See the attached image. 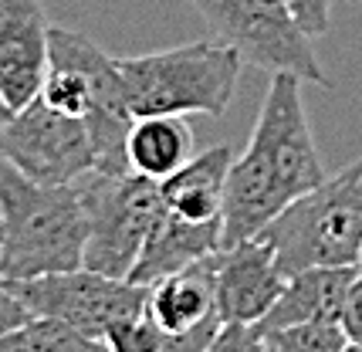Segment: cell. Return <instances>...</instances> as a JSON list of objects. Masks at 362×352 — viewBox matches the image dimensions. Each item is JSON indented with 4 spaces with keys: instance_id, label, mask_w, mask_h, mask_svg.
<instances>
[{
    "instance_id": "277c9868",
    "label": "cell",
    "mask_w": 362,
    "mask_h": 352,
    "mask_svg": "<svg viewBox=\"0 0 362 352\" xmlns=\"http://www.w3.org/2000/svg\"><path fill=\"white\" fill-rule=\"evenodd\" d=\"M257 237L271 247L284 278L308 268L362 264V160L288 204Z\"/></svg>"
},
{
    "instance_id": "7402d4cb",
    "label": "cell",
    "mask_w": 362,
    "mask_h": 352,
    "mask_svg": "<svg viewBox=\"0 0 362 352\" xmlns=\"http://www.w3.org/2000/svg\"><path fill=\"white\" fill-rule=\"evenodd\" d=\"M342 329H346L349 342L362 346V264H359V274L349 288V302H346V315H342Z\"/></svg>"
},
{
    "instance_id": "9a60e30c",
    "label": "cell",
    "mask_w": 362,
    "mask_h": 352,
    "mask_svg": "<svg viewBox=\"0 0 362 352\" xmlns=\"http://www.w3.org/2000/svg\"><path fill=\"white\" fill-rule=\"evenodd\" d=\"M234 149L230 146H214L200 156L183 163L176 173H170L159 190L163 204L170 213L183 221H223V193H227V176H230Z\"/></svg>"
},
{
    "instance_id": "e0dca14e",
    "label": "cell",
    "mask_w": 362,
    "mask_h": 352,
    "mask_svg": "<svg viewBox=\"0 0 362 352\" xmlns=\"http://www.w3.org/2000/svg\"><path fill=\"white\" fill-rule=\"evenodd\" d=\"M0 352H109V346L58 319L31 315L17 329L0 336Z\"/></svg>"
},
{
    "instance_id": "52a82bcc",
    "label": "cell",
    "mask_w": 362,
    "mask_h": 352,
    "mask_svg": "<svg viewBox=\"0 0 362 352\" xmlns=\"http://www.w3.org/2000/svg\"><path fill=\"white\" fill-rule=\"evenodd\" d=\"M217 41L234 48L244 64L271 75H295L322 88H332L329 75L315 58L312 37L301 31L284 0H189Z\"/></svg>"
},
{
    "instance_id": "d6986e66",
    "label": "cell",
    "mask_w": 362,
    "mask_h": 352,
    "mask_svg": "<svg viewBox=\"0 0 362 352\" xmlns=\"http://www.w3.org/2000/svg\"><path fill=\"white\" fill-rule=\"evenodd\" d=\"M102 342L109 346V352H163L166 336H163V329L153 322L149 312H139L132 319L112 325Z\"/></svg>"
},
{
    "instance_id": "ac0fdd59",
    "label": "cell",
    "mask_w": 362,
    "mask_h": 352,
    "mask_svg": "<svg viewBox=\"0 0 362 352\" xmlns=\"http://www.w3.org/2000/svg\"><path fill=\"white\" fill-rule=\"evenodd\" d=\"M268 352H342L349 336L342 322H305L264 332Z\"/></svg>"
},
{
    "instance_id": "44dd1931",
    "label": "cell",
    "mask_w": 362,
    "mask_h": 352,
    "mask_svg": "<svg viewBox=\"0 0 362 352\" xmlns=\"http://www.w3.org/2000/svg\"><path fill=\"white\" fill-rule=\"evenodd\" d=\"M291 7L295 20L301 24V31L308 37H318V34L329 31L332 20V0H284Z\"/></svg>"
},
{
    "instance_id": "4fadbf2b",
    "label": "cell",
    "mask_w": 362,
    "mask_h": 352,
    "mask_svg": "<svg viewBox=\"0 0 362 352\" xmlns=\"http://www.w3.org/2000/svg\"><path fill=\"white\" fill-rule=\"evenodd\" d=\"M356 274H359V264L356 268H308V271L291 274L274 308L257 322V329L271 332V329L305 325V322H342Z\"/></svg>"
},
{
    "instance_id": "3957f363",
    "label": "cell",
    "mask_w": 362,
    "mask_h": 352,
    "mask_svg": "<svg viewBox=\"0 0 362 352\" xmlns=\"http://www.w3.org/2000/svg\"><path fill=\"white\" fill-rule=\"evenodd\" d=\"M37 98L54 112L85 122L98 170L129 173L126 143L136 115L129 109L119 58L105 54L85 34L51 24V68Z\"/></svg>"
},
{
    "instance_id": "603a6c76",
    "label": "cell",
    "mask_w": 362,
    "mask_h": 352,
    "mask_svg": "<svg viewBox=\"0 0 362 352\" xmlns=\"http://www.w3.org/2000/svg\"><path fill=\"white\" fill-rule=\"evenodd\" d=\"M28 319H31V315H28V308H24L11 291L0 285V336H4V332H11V329H17L21 322H28Z\"/></svg>"
},
{
    "instance_id": "484cf974",
    "label": "cell",
    "mask_w": 362,
    "mask_h": 352,
    "mask_svg": "<svg viewBox=\"0 0 362 352\" xmlns=\"http://www.w3.org/2000/svg\"><path fill=\"white\" fill-rule=\"evenodd\" d=\"M0 247H4V213H0Z\"/></svg>"
},
{
    "instance_id": "7a4b0ae2",
    "label": "cell",
    "mask_w": 362,
    "mask_h": 352,
    "mask_svg": "<svg viewBox=\"0 0 362 352\" xmlns=\"http://www.w3.org/2000/svg\"><path fill=\"white\" fill-rule=\"evenodd\" d=\"M0 285L85 264V207L78 187H47L0 156Z\"/></svg>"
},
{
    "instance_id": "5b68a950",
    "label": "cell",
    "mask_w": 362,
    "mask_h": 352,
    "mask_svg": "<svg viewBox=\"0 0 362 352\" xmlns=\"http://www.w3.org/2000/svg\"><path fill=\"white\" fill-rule=\"evenodd\" d=\"M244 58L221 41H187L176 48L126 54L119 71L126 78L129 109L146 115H221L234 98Z\"/></svg>"
},
{
    "instance_id": "6da1fadb",
    "label": "cell",
    "mask_w": 362,
    "mask_h": 352,
    "mask_svg": "<svg viewBox=\"0 0 362 352\" xmlns=\"http://www.w3.org/2000/svg\"><path fill=\"white\" fill-rule=\"evenodd\" d=\"M325 183L301 78L274 75L244 153L234 156L223 193V247L257 237L288 204Z\"/></svg>"
},
{
    "instance_id": "d4e9b609",
    "label": "cell",
    "mask_w": 362,
    "mask_h": 352,
    "mask_svg": "<svg viewBox=\"0 0 362 352\" xmlns=\"http://www.w3.org/2000/svg\"><path fill=\"white\" fill-rule=\"evenodd\" d=\"M342 352H362V346H356V342H349V346H346Z\"/></svg>"
},
{
    "instance_id": "30bf717a",
    "label": "cell",
    "mask_w": 362,
    "mask_h": 352,
    "mask_svg": "<svg viewBox=\"0 0 362 352\" xmlns=\"http://www.w3.org/2000/svg\"><path fill=\"white\" fill-rule=\"evenodd\" d=\"M51 68V20L41 0H0V98L11 112L41 95Z\"/></svg>"
},
{
    "instance_id": "8fae6325",
    "label": "cell",
    "mask_w": 362,
    "mask_h": 352,
    "mask_svg": "<svg viewBox=\"0 0 362 352\" xmlns=\"http://www.w3.org/2000/svg\"><path fill=\"white\" fill-rule=\"evenodd\" d=\"M271 247L261 237L240 240L217 254V315L223 325H257L284 288Z\"/></svg>"
},
{
    "instance_id": "4316f807",
    "label": "cell",
    "mask_w": 362,
    "mask_h": 352,
    "mask_svg": "<svg viewBox=\"0 0 362 352\" xmlns=\"http://www.w3.org/2000/svg\"><path fill=\"white\" fill-rule=\"evenodd\" d=\"M356 4H362V0H356Z\"/></svg>"
},
{
    "instance_id": "cb8c5ba5",
    "label": "cell",
    "mask_w": 362,
    "mask_h": 352,
    "mask_svg": "<svg viewBox=\"0 0 362 352\" xmlns=\"http://www.w3.org/2000/svg\"><path fill=\"white\" fill-rule=\"evenodd\" d=\"M11 109H7V102H4V98H0V126H4V122H7V119H11Z\"/></svg>"
},
{
    "instance_id": "7c38bea8",
    "label": "cell",
    "mask_w": 362,
    "mask_h": 352,
    "mask_svg": "<svg viewBox=\"0 0 362 352\" xmlns=\"http://www.w3.org/2000/svg\"><path fill=\"white\" fill-rule=\"evenodd\" d=\"M223 251V221H183L176 213H163L159 224L142 247L136 268L129 274L132 285H146L153 288L156 281L170 278L176 271H187L193 264H200L206 257Z\"/></svg>"
},
{
    "instance_id": "ffe728a7",
    "label": "cell",
    "mask_w": 362,
    "mask_h": 352,
    "mask_svg": "<svg viewBox=\"0 0 362 352\" xmlns=\"http://www.w3.org/2000/svg\"><path fill=\"white\" fill-rule=\"evenodd\" d=\"M206 352H268V346L257 325H221Z\"/></svg>"
},
{
    "instance_id": "8992f818",
    "label": "cell",
    "mask_w": 362,
    "mask_h": 352,
    "mask_svg": "<svg viewBox=\"0 0 362 352\" xmlns=\"http://www.w3.org/2000/svg\"><path fill=\"white\" fill-rule=\"evenodd\" d=\"M75 187H78L85 224H88L81 268L129 281L153 227L166 213L159 183L132 170L129 173L95 170Z\"/></svg>"
},
{
    "instance_id": "5bb4252c",
    "label": "cell",
    "mask_w": 362,
    "mask_h": 352,
    "mask_svg": "<svg viewBox=\"0 0 362 352\" xmlns=\"http://www.w3.org/2000/svg\"><path fill=\"white\" fill-rule=\"evenodd\" d=\"M146 312L153 315L163 336H187L217 315V254L176 271L149 288Z\"/></svg>"
},
{
    "instance_id": "9c48e42d",
    "label": "cell",
    "mask_w": 362,
    "mask_h": 352,
    "mask_svg": "<svg viewBox=\"0 0 362 352\" xmlns=\"http://www.w3.org/2000/svg\"><path fill=\"white\" fill-rule=\"evenodd\" d=\"M0 156L47 187H75L98 170L85 122L54 112L41 98L0 126Z\"/></svg>"
},
{
    "instance_id": "ba28073f",
    "label": "cell",
    "mask_w": 362,
    "mask_h": 352,
    "mask_svg": "<svg viewBox=\"0 0 362 352\" xmlns=\"http://www.w3.org/2000/svg\"><path fill=\"white\" fill-rule=\"evenodd\" d=\"M4 288L28 308V315L58 319L92 339H105L112 325L146 312L149 288L88 268L41 274L28 281H4Z\"/></svg>"
},
{
    "instance_id": "2e32d148",
    "label": "cell",
    "mask_w": 362,
    "mask_h": 352,
    "mask_svg": "<svg viewBox=\"0 0 362 352\" xmlns=\"http://www.w3.org/2000/svg\"><path fill=\"white\" fill-rule=\"evenodd\" d=\"M129 170L163 183L183 163L193 160V132L183 115H146L136 119L126 143Z\"/></svg>"
}]
</instances>
